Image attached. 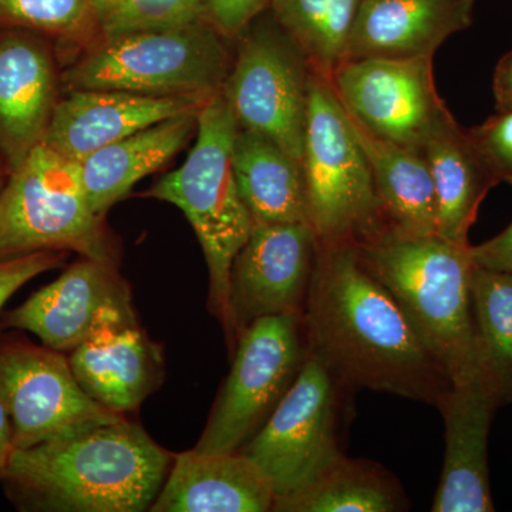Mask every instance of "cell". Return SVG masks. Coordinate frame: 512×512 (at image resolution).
I'll return each instance as SVG.
<instances>
[{"mask_svg": "<svg viewBox=\"0 0 512 512\" xmlns=\"http://www.w3.org/2000/svg\"><path fill=\"white\" fill-rule=\"evenodd\" d=\"M308 355L302 315L266 316L242 330L220 396L200 441V454L237 453L276 409Z\"/></svg>", "mask_w": 512, "mask_h": 512, "instance_id": "ba28073f", "label": "cell"}, {"mask_svg": "<svg viewBox=\"0 0 512 512\" xmlns=\"http://www.w3.org/2000/svg\"><path fill=\"white\" fill-rule=\"evenodd\" d=\"M266 12L235 40L222 94L239 127L264 134L302 163L312 67Z\"/></svg>", "mask_w": 512, "mask_h": 512, "instance_id": "9c48e42d", "label": "cell"}, {"mask_svg": "<svg viewBox=\"0 0 512 512\" xmlns=\"http://www.w3.org/2000/svg\"><path fill=\"white\" fill-rule=\"evenodd\" d=\"M107 308H134L130 286L113 262L82 256L52 284L40 289L3 320L28 330L46 348L72 352Z\"/></svg>", "mask_w": 512, "mask_h": 512, "instance_id": "9a60e30c", "label": "cell"}, {"mask_svg": "<svg viewBox=\"0 0 512 512\" xmlns=\"http://www.w3.org/2000/svg\"><path fill=\"white\" fill-rule=\"evenodd\" d=\"M93 10L99 39L207 19L202 0H93Z\"/></svg>", "mask_w": 512, "mask_h": 512, "instance_id": "f1b7e54d", "label": "cell"}, {"mask_svg": "<svg viewBox=\"0 0 512 512\" xmlns=\"http://www.w3.org/2000/svg\"><path fill=\"white\" fill-rule=\"evenodd\" d=\"M319 245H365L389 231L369 160L329 79L312 69L302 157Z\"/></svg>", "mask_w": 512, "mask_h": 512, "instance_id": "8992f818", "label": "cell"}, {"mask_svg": "<svg viewBox=\"0 0 512 512\" xmlns=\"http://www.w3.org/2000/svg\"><path fill=\"white\" fill-rule=\"evenodd\" d=\"M238 128L224 94H214L198 114L195 144L187 160L143 192V197L180 208L190 221L210 272L208 306L222 325L227 320L232 262L254 227L232 164Z\"/></svg>", "mask_w": 512, "mask_h": 512, "instance_id": "277c9868", "label": "cell"}, {"mask_svg": "<svg viewBox=\"0 0 512 512\" xmlns=\"http://www.w3.org/2000/svg\"><path fill=\"white\" fill-rule=\"evenodd\" d=\"M471 295L481 376L498 406H504L512 403V274L474 266Z\"/></svg>", "mask_w": 512, "mask_h": 512, "instance_id": "4316f807", "label": "cell"}, {"mask_svg": "<svg viewBox=\"0 0 512 512\" xmlns=\"http://www.w3.org/2000/svg\"><path fill=\"white\" fill-rule=\"evenodd\" d=\"M319 244L308 222H254L229 274L225 335L234 349L242 330L266 316L302 315Z\"/></svg>", "mask_w": 512, "mask_h": 512, "instance_id": "4fadbf2b", "label": "cell"}, {"mask_svg": "<svg viewBox=\"0 0 512 512\" xmlns=\"http://www.w3.org/2000/svg\"><path fill=\"white\" fill-rule=\"evenodd\" d=\"M8 175L0 192V261L60 251L116 264L104 218L87 200L79 163L42 143Z\"/></svg>", "mask_w": 512, "mask_h": 512, "instance_id": "52a82bcc", "label": "cell"}, {"mask_svg": "<svg viewBox=\"0 0 512 512\" xmlns=\"http://www.w3.org/2000/svg\"><path fill=\"white\" fill-rule=\"evenodd\" d=\"M467 133L495 181L512 185V110L497 111Z\"/></svg>", "mask_w": 512, "mask_h": 512, "instance_id": "f546056e", "label": "cell"}, {"mask_svg": "<svg viewBox=\"0 0 512 512\" xmlns=\"http://www.w3.org/2000/svg\"><path fill=\"white\" fill-rule=\"evenodd\" d=\"M443 416V471L433 512L494 511L488 470V434L498 404L483 376L451 384L437 406Z\"/></svg>", "mask_w": 512, "mask_h": 512, "instance_id": "ac0fdd59", "label": "cell"}, {"mask_svg": "<svg viewBox=\"0 0 512 512\" xmlns=\"http://www.w3.org/2000/svg\"><path fill=\"white\" fill-rule=\"evenodd\" d=\"M493 92L497 111L512 110V50L495 67Z\"/></svg>", "mask_w": 512, "mask_h": 512, "instance_id": "836d02e7", "label": "cell"}, {"mask_svg": "<svg viewBox=\"0 0 512 512\" xmlns=\"http://www.w3.org/2000/svg\"><path fill=\"white\" fill-rule=\"evenodd\" d=\"M402 485L386 468L340 454L296 493L275 498L279 512H396L409 510Z\"/></svg>", "mask_w": 512, "mask_h": 512, "instance_id": "d4e9b609", "label": "cell"}, {"mask_svg": "<svg viewBox=\"0 0 512 512\" xmlns=\"http://www.w3.org/2000/svg\"><path fill=\"white\" fill-rule=\"evenodd\" d=\"M69 363L84 392L119 414L138 409L160 386L164 370L161 350L141 328L134 308L101 312L70 352Z\"/></svg>", "mask_w": 512, "mask_h": 512, "instance_id": "5bb4252c", "label": "cell"}, {"mask_svg": "<svg viewBox=\"0 0 512 512\" xmlns=\"http://www.w3.org/2000/svg\"><path fill=\"white\" fill-rule=\"evenodd\" d=\"M231 42L207 19L107 37L64 69L62 83L69 90L210 99L227 82L234 62Z\"/></svg>", "mask_w": 512, "mask_h": 512, "instance_id": "5b68a950", "label": "cell"}, {"mask_svg": "<svg viewBox=\"0 0 512 512\" xmlns=\"http://www.w3.org/2000/svg\"><path fill=\"white\" fill-rule=\"evenodd\" d=\"M477 0H360L348 59H416L473 23Z\"/></svg>", "mask_w": 512, "mask_h": 512, "instance_id": "d6986e66", "label": "cell"}, {"mask_svg": "<svg viewBox=\"0 0 512 512\" xmlns=\"http://www.w3.org/2000/svg\"><path fill=\"white\" fill-rule=\"evenodd\" d=\"M13 453H15V441H13L12 421L5 404L0 399V480L8 470Z\"/></svg>", "mask_w": 512, "mask_h": 512, "instance_id": "e575fe53", "label": "cell"}, {"mask_svg": "<svg viewBox=\"0 0 512 512\" xmlns=\"http://www.w3.org/2000/svg\"><path fill=\"white\" fill-rule=\"evenodd\" d=\"M330 83L350 119L416 153L451 116L437 92L433 56L343 60Z\"/></svg>", "mask_w": 512, "mask_h": 512, "instance_id": "8fae6325", "label": "cell"}, {"mask_svg": "<svg viewBox=\"0 0 512 512\" xmlns=\"http://www.w3.org/2000/svg\"><path fill=\"white\" fill-rule=\"evenodd\" d=\"M55 56L45 36L0 29V154L12 173L45 140L57 104Z\"/></svg>", "mask_w": 512, "mask_h": 512, "instance_id": "2e32d148", "label": "cell"}, {"mask_svg": "<svg viewBox=\"0 0 512 512\" xmlns=\"http://www.w3.org/2000/svg\"><path fill=\"white\" fill-rule=\"evenodd\" d=\"M420 154L436 188L437 235L467 247L481 202L497 181L453 114L431 134Z\"/></svg>", "mask_w": 512, "mask_h": 512, "instance_id": "7402d4cb", "label": "cell"}, {"mask_svg": "<svg viewBox=\"0 0 512 512\" xmlns=\"http://www.w3.org/2000/svg\"><path fill=\"white\" fill-rule=\"evenodd\" d=\"M302 325L308 352L343 390L437 406L451 387L357 245H319Z\"/></svg>", "mask_w": 512, "mask_h": 512, "instance_id": "6da1fadb", "label": "cell"}, {"mask_svg": "<svg viewBox=\"0 0 512 512\" xmlns=\"http://www.w3.org/2000/svg\"><path fill=\"white\" fill-rule=\"evenodd\" d=\"M0 399L15 450L124 417L84 392L62 352L28 342L0 345Z\"/></svg>", "mask_w": 512, "mask_h": 512, "instance_id": "7c38bea8", "label": "cell"}, {"mask_svg": "<svg viewBox=\"0 0 512 512\" xmlns=\"http://www.w3.org/2000/svg\"><path fill=\"white\" fill-rule=\"evenodd\" d=\"M0 29H25L83 49L99 40L93 0H0Z\"/></svg>", "mask_w": 512, "mask_h": 512, "instance_id": "83f0119b", "label": "cell"}, {"mask_svg": "<svg viewBox=\"0 0 512 512\" xmlns=\"http://www.w3.org/2000/svg\"><path fill=\"white\" fill-rule=\"evenodd\" d=\"M205 18L222 36L238 39L271 6V0H202Z\"/></svg>", "mask_w": 512, "mask_h": 512, "instance_id": "1f68e13d", "label": "cell"}, {"mask_svg": "<svg viewBox=\"0 0 512 512\" xmlns=\"http://www.w3.org/2000/svg\"><path fill=\"white\" fill-rule=\"evenodd\" d=\"M470 255L480 268L512 274V222L490 241L476 247L470 245Z\"/></svg>", "mask_w": 512, "mask_h": 512, "instance_id": "d6a6232c", "label": "cell"}, {"mask_svg": "<svg viewBox=\"0 0 512 512\" xmlns=\"http://www.w3.org/2000/svg\"><path fill=\"white\" fill-rule=\"evenodd\" d=\"M239 195L254 222H308L299 163L271 138L238 128L232 150Z\"/></svg>", "mask_w": 512, "mask_h": 512, "instance_id": "cb8c5ba5", "label": "cell"}, {"mask_svg": "<svg viewBox=\"0 0 512 512\" xmlns=\"http://www.w3.org/2000/svg\"><path fill=\"white\" fill-rule=\"evenodd\" d=\"M350 123L369 160L389 231L402 238L437 235L436 188L424 157Z\"/></svg>", "mask_w": 512, "mask_h": 512, "instance_id": "603a6c76", "label": "cell"}, {"mask_svg": "<svg viewBox=\"0 0 512 512\" xmlns=\"http://www.w3.org/2000/svg\"><path fill=\"white\" fill-rule=\"evenodd\" d=\"M67 254L69 252L40 251L0 261V311L23 285L62 265Z\"/></svg>", "mask_w": 512, "mask_h": 512, "instance_id": "4dcf8cb0", "label": "cell"}, {"mask_svg": "<svg viewBox=\"0 0 512 512\" xmlns=\"http://www.w3.org/2000/svg\"><path fill=\"white\" fill-rule=\"evenodd\" d=\"M200 111L161 121L84 158L80 167L92 210L106 217L138 181L170 163L197 134Z\"/></svg>", "mask_w": 512, "mask_h": 512, "instance_id": "44dd1931", "label": "cell"}, {"mask_svg": "<svg viewBox=\"0 0 512 512\" xmlns=\"http://www.w3.org/2000/svg\"><path fill=\"white\" fill-rule=\"evenodd\" d=\"M343 387L308 352L291 389L241 448L275 498L296 493L342 454L338 423Z\"/></svg>", "mask_w": 512, "mask_h": 512, "instance_id": "30bf717a", "label": "cell"}, {"mask_svg": "<svg viewBox=\"0 0 512 512\" xmlns=\"http://www.w3.org/2000/svg\"><path fill=\"white\" fill-rule=\"evenodd\" d=\"M5 174H8L6 173L5 161H3L2 154H0V192H2L3 185H5V183H3V178H5Z\"/></svg>", "mask_w": 512, "mask_h": 512, "instance_id": "d590c367", "label": "cell"}, {"mask_svg": "<svg viewBox=\"0 0 512 512\" xmlns=\"http://www.w3.org/2000/svg\"><path fill=\"white\" fill-rule=\"evenodd\" d=\"M173 460L123 417L15 450L2 481L25 510L150 511Z\"/></svg>", "mask_w": 512, "mask_h": 512, "instance_id": "7a4b0ae2", "label": "cell"}, {"mask_svg": "<svg viewBox=\"0 0 512 512\" xmlns=\"http://www.w3.org/2000/svg\"><path fill=\"white\" fill-rule=\"evenodd\" d=\"M357 248L451 384L483 375L470 245L453 244L439 235L402 238L387 231Z\"/></svg>", "mask_w": 512, "mask_h": 512, "instance_id": "3957f363", "label": "cell"}, {"mask_svg": "<svg viewBox=\"0 0 512 512\" xmlns=\"http://www.w3.org/2000/svg\"><path fill=\"white\" fill-rule=\"evenodd\" d=\"M359 5L360 0H271L269 12L312 69L330 80L345 60Z\"/></svg>", "mask_w": 512, "mask_h": 512, "instance_id": "484cf974", "label": "cell"}, {"mask_svg": "<svg viewBox=\"0 0 512 512\" xmlns=\"http://www.w3.org/2000/svg\"><path fill=\"white\" fill-rule=\"evenodd\" d=\"M207 100L119 90H69V96L57 101L43 143L80 164L94 151L137 131L200 111Z\"/></svg>", "mask_w": 512, "mask_h": 512, "instance_id": "e0dca14e", "label": "cell"}, {"mask_svg": "<svg viewBox=\"0 0 512 512\" xmlns=\"http://www.w3.org/2000/svg\"><path fill=\"white\" fill-rule=\"evenodd\" d=\"M275 493L264 474L241 451L175 454L153 512H266Z\"/></svg>", "mask_w": 512, "mask_h": 512, "instance_id": "ffe728a7", "label": "cell"}]
</instances>
